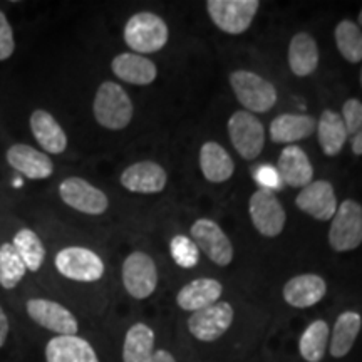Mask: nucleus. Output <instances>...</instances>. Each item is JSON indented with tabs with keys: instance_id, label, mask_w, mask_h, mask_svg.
Wrapping results in <instances>:
<instances>
[{
	"instance_id": "obj_1",
	"label": "nucleus",
	"mask_w": 362,
	"mask_h": 362,
	"mask_svg": "<svg viewBox=\"0 0 362 362\" xmlns=\"http://www.w3.org/2000/svg\"><path fill=\"white\" fill-rule=\"evenodd\" d=\"M94 117L103 128L124 129L133 119V103L119 84L106 81L98 88L93 104Z\"/></svg>"
},
{
	"instance_id": "obj_2",
	"label": "nucleus",
	"mask_w": 362,
	"mask_h": 362,
	"mask_svg": "<svg viewBox=\"0 0 362 362\" xmlns=\"http://www.w3.org/2000/svg\"><path fill=\"white\" fill-rule=\"evenodd\" d=\"M168 37L166 22L153 12H138L126 22L124 42L139 56L158 52L165 47Z\"/></svg>"
},
{
	"instance_id": "obj_3",
	"label": "nucleus",
	"mask_w": 362,
	"mask_h": 362,
	"mask_svg": "<svg viewBox=\"0 0 362 362\" xmlns=\"http://www.w3.org/2000/svg\"><path fill=\"white\" fill-rule=\"evenodd\" d=\"M230 84L238 103L248 112H267L277 103L274 84L252 71H235L230 74Z\"/></svg>"
},
{
	"instance_id": "obj_4",
	"label": "nucleus",
	"mask_w": 362,
	"mask_h": 362,
	"mask_svg": "<svg viewBox=\"0 0 362 362\" xmlns=\"http://www.w3.org/2000/svg\"><path fill=\"white\" fill-rule=\"evenodd\" d=\"M259 0H208L206 11L214 24L225 34H243L259 12Z\"/></svg>"
},
{
	"instance_id": "obj_5",
	"label": "nucleus",
	"mask_w": 362,
	"mask_h": 362,
	"mask_svg": "<svg viewBox=\"0 0 362 362\" xmlns=\"http://www.w3.org/2000/svg\"><path fill=\"white\" fill-rule=\"evenodd\" d=\"M329 243L336 252H351L362 243V205L344 200L329 230Z\"/></svg>"
},
{
	"instance_id": "obj_6",
	"label": "nucleus",
	"mask_w": 362,
	"mask_h": 362,
	"mask_svg": "<svg viewBox=\"0 0 362 362\" xmlns=\"http://www.w3.org/2000/svg\"><path fill=\"white\" fill-rule=\"evenodd\" d=\"M228 136L243 160H255L265 144V129L259 117L248 111L233 112L228 119Z\"/></svg>"
},
{
	"instance_id": "obj_7",
	"label": "nucleus",
	"mask_w": 362,
	"mask_h": 362,
	"mask_svg": "<svg viewBox=\"0 0 362 362\" xmlns=\"http://www.w3.org/2000/svg\"><path fill=\"white\" fill-rule=\"evenodd\" d=\"M56 269L76 282H96L104 275V262L89 248L67 247L56 255Z\"/></svg>"
},
{
	"instance_id": "obj_8",
	"label": "nucleus",
	"mask_w": 362,
	"mask_h": 362,
	"mask_svg": "<svg viewBox=\"0 0 362 362\" xmlns=\"http://www.w3.org/2000/svg\"><path fill=\"white\" fill-rule=\"evenodd\" d=\"M248 211L253 226L260 235L274 238L282 233L287 215L274 192L260 188L259 192L253 193L248 202Z\"/></svg>"
},
{
	"instance_id": "obj_9",
	"label": "nucleus",
	"mask_w": 362,
	"mask_h": 362,
	"mask_svg": "<svg viewBox=\"0 0 362 362\" xmlns=\"http://www.w3.org/2000/svg\"><path fill=\"white\" fill-rule=\"evenodd\" d=\"M123 284L131 297L143 300L156 291L158 270L151 257L144 252H133L123 264Z\"/></svg>"
},
{
	"instance_id": "obj_10",
	"label": "nucleus",
	"mask_w": 362,
	"mask_h": 362,
	"mask_svg": "<svg viewBox=\"0 0 362 362\" xmlns=\"http://www.w3.org/2000/svg\"><path fill=\"white\" fill-rule=\"evenodd\" d=\"M233 307L228 302H215L205 309L193 312L188 319V329L202 342H214L232 327Z\"/></svg>"
},
{
	"instance_id": "obj_11",
	"label": "nucleus",
	"mask_w": 362,
	"mask_h": 362,
	"mask_svg": "<svg viewBox=\"0 0 362 362\" xmlns=\"http://www.w3.org/2000/svg\"><path fill=\"white\" fill-rule=\"evenodd\" d=\"M192 240L214 264L225 267L233 260V247L226 233L214 220L200 218L192 226Z\"/></svg>"
},
{
	"instance_id": "obj_12",
	"label": "nucleus",
	"mask_w": 362,
	"mask_h": 362,
	"mask_svg": "<svg viewBox=\"0 0 362 362\" xmlns=\"http://www.w3.org/2000/svg\"><path fill=\"white\" fill-rule=\"evenodd\" d=\"M59 194L67 206L86 215H103L110 206V200L104 192L78 176H71L62 181Z\"/></svg>"
},
{
	"instance_id": "obj_13",
	"label": "nucleus",
	"mask_w": 362,
	"mask_h": 362,
	"mask_svg": "<svg viewBox=\"0 0 362 362\" xmlns=\"http://www.w3.org/2000/svg\"><path fill=\"white\" fill-rule=\"evenodd\" d=\"M27 314L40 327L52 330L59 336H76L78 320L64 305L45 298H30L27 302Z\"/></svg>"
},
{
	"instance_id": "obj_14",
	"label": "nucleus",
	"mask_w": 362,
	"mask_h": 362,
	"mask_svg": "<svg viewBox=\"0 0 362 362\" xmlns=\"http://www.w3.org/2000/svg\"><path fill=\"white\" fill-rule=\"evenodd\" d=\"M296 205L312 218L329 221L337 211V198L334 187L325 180L312 181L297 194Z\"/></svg>"
},
{
	"instance_id": "obj_15",
	"label": "nucleus",
	"mask_w": 362,
	"mask_h": 362,
	"mask_svg": "<svg viewBox=\"0 0 362 362\" xmlns=\"http://www.w3.org/2000/svg\"><path fill=\"white\" fill-rule=\"evenodd\" d=\"M168 175L155 161H139L128 166L121 175V185L133 193L153 194L165 189Z\"/></svg>"
},
{
	"instance_id": "obj_16",
	"label": "nucleus",
	"mask_w": 362,
	"mask_h": 362,
	"mask_svg": "<svg viewBox=\"0 0 362 362\" xmlns=\"http://www.w3.org/2000/svg\"><path fill=\"white\" fill-rule=\"evenodd\" d=\"M7 161L13 170L29 180H45L54 173L51 158L29 144H12L7 149Z\"/></svg>"
},
{
	"instance_id": "obj_17",
	"label": "nucleus",
	"mask_w": 362,
	"mask_h": 362,
	"mask_svg": "<svg viewBox=\"0 0 362 362\" xmlns=\"http://www.w3.org/2000/svg\"><path fill=\"white\" fill-rule=\"evenodd\" d=\"M277 171L282 183L292 188H305L314 178V168L309 156L297 144H288L284 148L279 158Z\"/></svg>"
},
{
	"instance_id": "obj_18",
	"label": "nucleus",
	"mask_w": 362,
	"mask_h": 362,
	"mask_svg": "<svg viewBox=\"0 0 362 362\" xmlns=\"http://www.w3.org/2000/svg\"><path fill=\"white\" fill-rule=\"evenodd\" d=\"M325 292H327L325 280L315 274L297 275L285 284L282 291L285 302L297 309H307L319 304L325 297Z\"/></svg>"
},
{
	"instance_id": "obj_19",
	"label": "nucleus",
	"mask_w": 362,
	"mask_h": 362,
	"mask_svg": "<svg viewBox=\"0 0 362 362\" xmlns=\"http://www.w3.org/2000/svg\"><path fill=\"white\" fill-rule=\"evenodd\" d=\"M112 72L121 81L134 86H148L156 79L158 69L153 61L134 52H123L111 62Z\"/></svg>"
},
{
	"instance_id": "obj_20",
	"label": "nucleus",
	"mask_w": 362,
	"mask_h": 362,
	"mask_svg": "<svg viewBox=\"0 0 362 362\" xmlns=\"http://www.w3.org/2000/svg\"><path fill=\"white\" fill-rule=\"evenodd\" d=\"M47 362H99L93 346L78 336H57L45 347Z\"/></svg>"
},
{
	"instance_id": "obj_21",
	"label": "nucleus",
	"mask_w": 362,
	"mask_h": 362,
	"mask_svg": "<svg viewBox=\"0 0 362 362\" xmlns=\"http://www.w3.org/2000/svg\"><path fill=\"white\" fill-rule=\"evenodd\" d=\"M30 129L44 151L51 155H61L66 151L67 136L51 112L44 110L34 111L30 116Z\"/></svg>"
},
{
	"instance_id": "obj_22",
	"label": "nucleus",
	"mask_w": 362,
	"mask_h": 362,
	"mask_svg": "<svg viewBox=\"0 0 362 362\" xmlns=\"http://www.w3.org/2000/svg\"><path fill=\"white\" fill-rule=\"evenodd\" d=\"M223 285L215 279H197L185 285L176 296V302L183 310L197 312L218 302Z\"/></svg>"
},
{
	"instance_id": "obj_23",
	"label": "nucleus",
	"mask_w": 362,
	"mask_h": 362,
	"mask_svg": "<svg viewBox=\"0 0 362 362\" xmlns=\"http://www.w3.org/2000/svg\"><path fill=\"white\" fill-rule=\"evenodd\" d=\"M317 128L314 117L307 115H280L270 123L272 141L279 144H293L300 139L309 138Z\"/></svg>"
},
{
	"instance_id": "obj_24",
	"label": "nucleus",
	"mask_w": 362,
	"mask_h": 362,
	"mask_svg": "<svg viewBox=\"0 0 362 362\" xmlns=\"http://www.w3.org/2000/svg\"><path fill=\"white\" fill-rule=\"evenodd\" d=\"M200 170L211 183H223L235 173V163L221 144L208 141L200 149Z\"/></svg>"
},
{
	"instance_id": "obj_25",
	"label": "nucleus",
	"mask_w": 362,
	"mask_h": 362,
	"mask_svg": "<svg viewBox=\"0 0 362 362\" xmlns=\"http://www.w3.org/2000/svg\"><path fill=\"white\" fill-rule=\"evenodd\" d=\"M288 66L298 78L314 74L319 66V47L315 39L307 33H298L288 45Z\"/></svg>"
},
{
	"instance_id": "obj_26",
	"label": "nucleus",
	"mask_w": 362,
	"mask_h": 362,
	"mask_svg": "<svg viewBox=\"0 0 362 362\" xmlns=\"http://www.w3.org/2000/svg\"><path fill=\"white\" fill-rule=\"evenodd\" d=\"M319 144L327 156H336L342 151L347 141V129L342 116L332 110H325L317 123Z\"/></svg>"
},
{
	"instance_id": "obj_27",
	"label": "nucleus",
	"mask_w": 362,
	"mask_h": 362,
	"mask_svg": "<svg viewBox=\"0 0 362 362\" xmlns=\"http://www.w3.org/2000/svg\"><path fill=\"white\" fill-rule=\"evenodd\" d=\"M155 354V332L146 324H134L123 346V362H151Z\"/></svg>"
},
{
	"instance_id": "obj_28",
	"label": "nucleus",
	"mask_w": 362,
	"mask_h": 362,
	"mask_svg": "<svg viewBox=\"0 0 362 362\" xmlns=\"http://www.w3.org/2000/svg\"><path fill=\"white\" fill-rule=\"evenodd\" d=\"M362 325V319L357 312H344L337 317L336 324L332 329V339H330V354L332 357L347 356L354 346L359 330Z\"/></svg>"
},
{
	"instance_id": "obj_29",
	"label": "nucleus",
	"mask_w": 362,
	"mask_h": 362,
	"mask_svg": "<svg viewBox=\"0 0 362 362\" xmlns=\"http://www.w3.org/2000/svg\"><path fill=\"white\" fill-rule=\"evenodd\" d=\"M329 344V325L325 320H314L302 334L298 342L300 356L307 362H320Z\"/></svg>"
},
{
	"instance_id": "obj_30",
	"label": "nucleus",
	"mask_w": 362,
	"mask_h": 362,
	"mask_svg": "<svg viewBox=\"0 0 362 362\" xmlns=\"http://www.w3.org/2000/svg\"><path fill=\"white\" fill-rule=\"evenodd\" d=\"M12 245L30 272H37L42 267L45 259V248L42 242H40L39 235L33 232V230H19L16 237H13Z\"/></svg>"
},
{
	"instance_id": "obj_31",
	"label": "nucleus",
	"mask_w": 362,
	"mask_h": 362,
	"mask_svg": "<svg viewBox=\"0 0 362 362\" xmlns=\"http://www.w3.org/2000/svg\"><path fill=\"white\" fill-rule=\"evenodd\" d=\"M334 37H336L339 52L347 62L357 64L362 61V30L356 22L347 19L339 22L334 30Z\"/></svg>"
},
{
	"instance_id": "obj_32",
	"label": "nucleus",
	"mask_w": 362,
	"mask_h": 362,
	"mask_svg": "<svg viewBox=\"0 0 362 362\" xmlns=\"http://www.w3.org/2000/svg\"><path fill=\"white\" fill-rule=\"evenodd\" d=\"M27 267L12 243L0 245V285L7 291L16 288L24 279Z\"/></svg>"
},
{
	"instance_id": "obj_33",
	"label": "nucleus",
	"mask_w": 362,
	"mask_h": 362,
	"mask_svg": "<svg viewBox=\"0 0 362 362\" xmlns=\"http://www.w3.org/2000/svg\"><path fill=\"white\" fill-rule=\"evenodd\" d=\"M341 116L346 124L347 138H351L352 153L362 156V103L359 99H347L342 106Z\"/></svg>"
},
{
	"instance_id": "obj_34",
	"label": "nucleus",
	"mask_w": 362,
	"mask_h": 362,
	"mask_svg": "<svg viewBox=\"0 0 362 362\" xmlns=\"http://www.w3.org/2000/svg\"><path fill=\"white\" fill-rule=\"evenodd\" d=\"M170 252L173 260L183 269H193L200 260V250L194 242L185 235H176L170 243Z\"/></svg>"
},
{
	"instance_id": "obj_35",
	"label": "nucleus",
	"mask_w": 362,
	"mask_h": 362,
	"mask_svg": "<svg viewBox=\"0 0 362 362\" xmlns=\"http://www.w3.org/2000/svg\"><path fill=\"white\" fill-rule=\"evenodd\" d=\"M16 51V40L11 22L7 21L6 13L0 11V61H6Z\"/></svg>"
},
{
	"instance_id": "obj_36",
	"label": "nucleus",
	"mask_w": 362,
	"mask_h": 362,
	"mask_svg": "<svg viewBox=\"0 0 362 362\" xmlns=\"http://www.w3.org/2000/svg\"><path fill=\"white\" fill-rule=\"evenodd\" d=\"M255 180L257 183H260L262 189H269V192H274V189H279L282 187V178H280L277 168L269 165L260 166L255 171Z\"/></svg>"
},
{
	"instance_id": "obj_37",
	"label": "nucleus",
	"mask_w": 362,
	"mask_h": 362,
	"mask_svg": "<svg viewBox=\"0 0 362 362\" xmlns=\"http://www.w3.org/2000/svg\"><path fill=\"white\" fill-rule=\"evenodd\" d=\"M8 336V319L4 312L2 307H0V347L6 344V339Z\"/></svg>"
},
{
	"instance_id": "obj_38",
	"label": "nucleus",
	"mask_w": 362,
	"mask_h": 362,
	"mask_svg": "<svg viewBox=\"0 0 362 362\" xmlns=\"http://www.w3.org/2000/svg\"><path fill=\"white\" fill-rule=\"evenodd\" d=\"M151 362H176L168 351H156L151 357Z\"/></svg>"
},
{
	"instance_id": "obj_39",
	"label": "nucleus",
	"mask_w": 362,
	"mask_h": 362,
	"mask_svg": "<svg viewBox=\"0 0 362 362\" xmlns=\"http://www.w3.org/2000/svg\"><path fill=\"white\" fill-rule=\"evenodd\" d=\"M359 25L362 27V11L359 12Z\"/></svg>"
},
{
	"instance_id": "obj_40",
	"label": "nucleus",
	"mask_w": 362,
	"mask_h": 362,
	"mask_svg": "<svg viewBox=\"0 0 362 362\" xmlns=\"http://www.w3.org/2000/svg\"><path fill=\"white\" fill-rule=\"evenodd\" d=\"M361 86H362V69H361Z\"/></svg>"
}]
</instances>
